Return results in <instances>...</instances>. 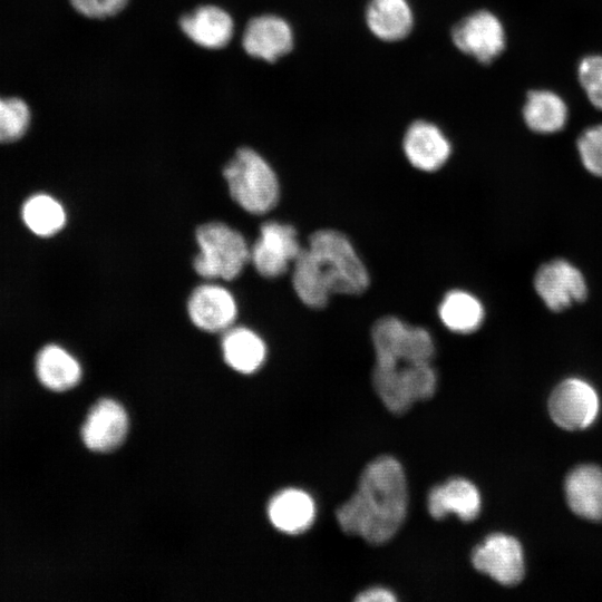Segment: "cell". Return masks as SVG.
<instances>
[{
	"instance_id": "cell-8",
	"label": "cell",
	"mask_w": 602,
	"mask_h": 602,
	"mask_svg": "<svg viewBox=\"0 0 602 602\" xmlns=\"http://www.w3.org/2000/svg\"><path fill=\"white\" fill-rule=\"evenodd\" d=\"M547 408L552 420L560 428L570 431L583 430L599 416L600 399L589 381L570 377L552 390Z\"/></svg>"
},
{
	"instance_id": "cell-4",
	"label": "cell",
	"mask_w": 602,
	"mask_h": 602,
	"mask_svg": "<svg viewBox=\"0 0 602 602\" xmlns=\"http://www.w3.org/2000/svg\"><path fill=\"white\" fill-rule=\"evenodd\" d=\"M200 249L193 266L205 279L232 280L250 260V249L241 233L221 222H210L195 233Z\"/></svg>"
},
{
	"instance_id": "cell-11",
	"label": "cell",
	"mask_w": 602,
	"mask_h": 602,
	"mask_svg": "<svg viewBox=\"0 0 602 602\" xmlns=\"http://www.w3.org/2000/svg\"><path fill=\"white\" fill-rule=\"evenodd\" d=\"M301 250L293 226L271 221L262 224L259 239L250 249V260L262 276L276 278L285 273Z\"/></svg>"
},
{
	"instance_id": "cell-3",
	"label": "cell",
	"mask_w": 602,
	"mask_h": 602,
	"mask_svg": "<svg viewBox=\"0 0 602 602\" xmlns=\"http://www.w3.org/2000/svg\"><path fill=\"white\" fill-rule=\"evenodd\" d=\"M223 176L234 202L249 213H268L279 201L280 187L274 171L250 147L236 151L225 165Z\"/></svg>"
},
{
	"instance_id": "cell-30",
	"label": "cell",
	"mask_w": 602,
	"mask_h": 602,
	"mask_svg": "<svg viewBox=\"0 0 602 602\" xmlns=\"http://www.w3.org/2000/svg\"><path fill=\"white\" fill-rule=\"evenodd\" d=\"M358 602H392L396 601V596L387 589L371 588L362 591L356 598Z\"/></svg>"
},
{
	"instance_id": "cell-14",
	"label": "cell",
	"mask_w": 602,
	"mask_h": 602,
	"mask_svg": "<svg viewBox=\"0 0 602 602\" xmlns=\"http://www.w3.org/2000/svg\"><path fill=\"white\" fill-rule=\"evenodd\" d=\"M128 425L127 414L119 402L101 399L91 407L82 425V441L94 452L115 450L125 440Z\"/></svg>"
},
{
	"instance_id": "cell-21",
	"label": "cell",
	"mask_w": 602,
	"mask_h": 602,
	"mask_svg": "<svg viewBox=\"0 0 602 602\" xmlns=\"http://www.w3.org/2000/svg\"><path fill=\"white\" fill-rule=\"evenodd\" d=\"M522 114L528 129L546 135L557 133L565 127L569 110L559 94L547 89H537L527 93Z\"/></svg>"
},
{
	"instance_id": "cell-5",
	"label": "cell",
	"mask_w": 602,
	"mask_h": 602,
	"mask_svg": "<svg viewBox=\"0 0 602 602\" xmlns=\"http://www.w3.org/2000/svg\"><path fill=\"white\" fill-rule=\"evenodd\" d=\"M437 377L431 363L375 365L372 386L392 414L406 412L417 401L431 398Z\"/></svg>"
},
{
	"instance_id": "cell-1",
	"label": "cell",
	"mask_w": 602,
	"mask_h": 602,
	"mask_svg": "<svg viewBox=\"0 0 602 602\" xmlns=\"http://www.w3.org/2000/svg\"><path fill=\"white\" fill-rule=\"evenodd\" d=\"M408 505L406 475L400 463L380 456L362 470L356 492L336 511L340 528L367 543L390 541L405 522Z\"/></svg>"
},
{
	"instance_id": "cell-29",
	"label": "cell",
	"mask_w": 602,
	"mask_h": 602,
	"mask_svg": "<svg viewBox=\"0 0 602 602\" xmlns=\"http://www.w3.org/2000/svg\"><path fill=\"white\" fill-rule=\"evenodd\" d=\"M80 14L91 19H106L119 13L128 0H70Z\"/></svg>"
},
{
	"instance_id": "cell-2",
	"label": "cell",
	"mask_w": 602,
	"mask_h": 602,
	"mask_svg": "<svg viewBox=\"0 0 602 602\" xmlns=\"http://www.w3.org/2000/svg\"><path fill=\"white\" fill-rule=\"evenodd\" d=\"M292 285L309 308L322 309L331 294L358 295L369 285L368 271L349 239L339 231L313 232L293 262Z\"/></svg>"
},
{
	"instance_id": "cell-15",
	"label": "cell",
	"mask_w": 602,
	"mask_h": 602,
	"mask_svg": "<svg viewBox=\"0 0 602 602\" xmlns=\"http://www.w3.org/2000/svg\"><path fill=\"white\" fill-rule=\"evenodd\" d=\"M187 312L191 321L206 332L225 331L233 324L237 308L233 295L217 284H202L194 289Z\"/></svg>"
},
{
	"instance_id": "cell-12",
	"label": "cell",
	"mask_w": 602,
	"mask_h": 602,
	"mask_svg": "<svg viewBox=\"0 0 602 602\" xmlns=\"http://www.w3.org/2000/svg\"><path fill=\"white\" fill-rule=\"evenodd\" d=\"M242 46L249 56L272 64L293 49V29L278 14L256 16L246 23Z\"/></svg>"
},
{
	"instance_id": "cell-25",
	"label": "cell",
	"mask_w": 602,
	"mask_h": 602,
	"mask_svg": "<svg viewBox=\"0 0 602 602\" xmlns=\"http://www.w3.org/2000/svg\"><path fill=\"white\" fill-rule=\"evenodd\" d=\"M22 219L35 234L50 236L64 227L66 213L61 204L50 195L36 194L23 204Z\"/></svg>"
},
{
	"instance_id": "cell-9",
	"label": "cell",
	"mask_w": 602,
	"mask_h": 602,
	"mask_svg": "<svg viewBox=\"0 0 602 602\" xmlns=\"http://www.w3.org/2000/svg\"><path fill=\"white\" fill-rule=\"evenodd\" d=\"M533 284L545 307L554 312L566 310L588 297L583 273L565 259L543 263L534 275Z\"/></svg>"
},
{
	"instance_id": "cell-19",
	"label": "cell",
	"mask_w": 602,
	"mask_h": 602,
	"mask_svg": "<svg viewBox=\"0 0 602 602\" xmlns=\"http://www.w3.org/2000/svg\"><path fill=\"white\" fill-rule=\"evenodd\" d=\"M365 22L377 39L397 42L411 33L415 16L408 0H368Z\"/></svg>"
},
{
	"instance_id": "cell-7",
	"label": "cell",
	"mask_w": 602,
	"mask_h": 602,
	"mask_svg": "<svg viewBox=\"0 0 602 602\" xmlns=\"http://www.w3.org/2000/svg\"><path fill=\"white\" fill-rule=\"evenodd\" d=\"M450 39L462 54L483 65L493 62L506 47V32L501 19L486 9L475 10L454 23Z\"/></svg>"
},
{
	"instance_id": "cell-16",
	"label": "cell",
	"mask_w": 602,
	"mask_h": 602,
	"mask_svg": "<svg viewBox=\"0 0 602 602\" xmlns=\"http://www.w3.org/2000/svg\"><path fill=\"white\" fill-rule=\"evenodd\" d=\"M570 509L581 518L602 522V468L581 464L572 468L564 480Z\"/></svg>"
},
{
	"instance_id": "cell-20",
	"label": "cell",
	"mask_w": 602,
	"mask_h": 602,
	"mask_svg": "<svg viewBox=\"0 0 602 602\" xmlns=\"http://www.w3.org/2000/svg\"><path fill=\"white\" fill-rule=\"evenodd\" d=\"M272 525L288 534L307 531L315 517L314 502L301 489L288 488L278 493L268 506Z\"/></svg>"
},
{
	"instance_id": "cell-27",
	"label": "cell",
	"mask_w": 602,
	"mask_h": 602,
	"mask_svg": "<svg viewBox=\"0 0 602 602\" xmlns=\"http://www.w3.org/2000/svg\"><path fill=\"white\" fill-rule=\"evenodd\" d=\"M576 148L583 167L602 177V124L584 129L576 140Z\"/></svg>"
},
{
	"instance_id": "cell-26",
	"label": "cell",
	"mask_w": 602,
	"mask_h": 602,
	"mask_svg": "<svg viewBox=\"0 0 602 602\" xmlns=\"http://www.w3.org/2000/svg\"><path fill=\"white\" fill-rule=\"evenodd\" d=\"M30 124V109L20 98L0 97V143L21 138Z\"/></svg>"
},
{
	"instance_id": "cell-6",
	"label": "cell",
	"mask_w": 602,
	"mask_h": 602,
	"mask_svg": "<svg viewBox=\"0 0 602 602\" xmlns=\"http://www.w3.org/2000/svg\"><path fill=\"white\" fill-rule=\"evenodd\" d=\"M376 365L395 362L431 363L435 344L430 333L397 317L378 319L371 328Z\"/></svg>"
},
{
	"instance_id": "cell-17",
	"label": "cell",
	"mask_w": 602,
	"mask_h": 602,
	"mask_svg": "<svg viewBox=\"0 0 602 602\" xmlns=\"http://www.w3.org/2000/svg\"><path fill=\"white\" fill-rule=\"evenodd\" d=\"M179 27L190 40L206 49L225 47L234 32L230 13L213 4L200 6L182 16Z\"/></svg>"
},
{
	"instance_id": "cell-18",
	"label": "cell",
	"mask_w": 602,
	"mask_h": 602,
	"mask_svg": "<svg viewBox=\"0 0 602 602\" xmlns=\"http://www.w3.org/2000/svg\"><path fill=\"white\" fill-rule=\"evenodd\" d=\"M482 501L477 487L465 478H452L433 487L427 497L431 517L441 520L456 514L462 521H474L480 512Z\"/></svg>"
},
{
	"instance_id": "cell-22",
	"label": "cell",
	"mask_w": 602,
	"mask_h": 602,
	"mask_svg": "<svg viewBox=\"0 0 602 602\" xmlns=\"http://www.w3.org/2000/svg\"><path fill=\"white\" fill-rule=\"evenodd\" d=\"M225 362L242 373L256 371L264 362L266 348L264 341L244 327L229 328L222 338Z\"/></svg>"
},
{
	"instance_id": "cell-24",
	"label": "cell",
	"mask_w": 602,
	"mask_h": 602,
	"mask_svg": "<svg viewBox=\"0 0 602 602\" xmlns=\"http://www.w3.org/2000/svg\"><path fill=\"white\" fill-rule=\"evenodd\" d=\"M438 313L446 328L464 334L476 331L485 318L482 302L462 290L449 291L440 302Z\"/></svg>"
},
{
	"instance_id": "cell-23",
	"label": "cell",
	"mask_w": 602,
	"mask_h": 602,
	"mask_svg": "<svg viewBox=\"0 0 602 602\" xmlns=\"http://www.w3.org/2000/svg\"><path fill=\"white\" fill-rule=\"evenodd\" d=\"M39 381L48 389L65 391L75 387L81 377L78 361L57 344L43 347L36 359Z\"/></svg>"
},
{
	"instance_id": "cell-13",
	"label": "cell",
	"mask_w": 602,
	"mask_h": 602,
	"mask_svg": "<svg viewBox=\"0 0 602 602\" xmlns=\"http://www.w3.org/2000/svg\"><path fill=\"white\" fill-rule=\"evenodd\" d=\"M402 151L415 168L435 172L441 168L452 155V144L435 123L416 119L409 124L402 137Z\"/></svg>"
},
{
	"instance_id": "cell-28",
	"label": "cell",
	"mask_w": 602,
	"mask_h": 602,
	"mask_svg": "<svg viewBox=\"0 0 602 602\" xmlns=\"http://www.w3.org/2000/svg\"><path fill=\"white\" fill-rule=\"evenodd\" d=\"M577 78L590 103L602 110V55H590L581 59Z\"/></svg>"
},
{
	"instance_id": "cell-10",
	"label": "cell",
	"mask_w": 602,
	"mask_h": 602,
	"mask_svg": "<svg viewBox=\"0 0 602 602\" xmlns=\"http://www.w3.org/2000/svg\"><path fill=\"white\" fill-rule=\"evenodd\" d=\"M472 564L505 586L517 585L525 575L522 544L504 533H493L477 545L472 553Z\"/></svg>"
}]
</instances>
